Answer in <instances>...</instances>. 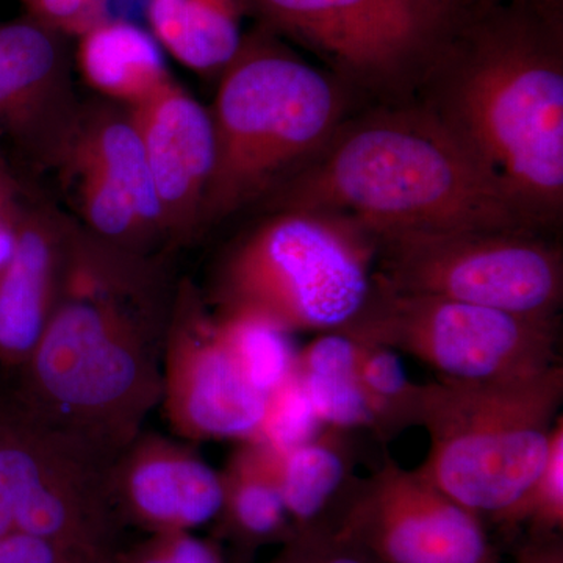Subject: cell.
Returning a JSON list of instances; mask_svg holds the SVG:
<instances>
[{"mask_svg": "<svg viewBox=\"0 0 563 563\" xmlns=\"http://www.w3.org/2000/svg\"><path fill=\"white\" fill-rule=\"evenodd\" d=\"M173 302L154 257L120 250L76 222L57 306L21 365L18 406L117 459L161 406Z\"/></svg>", "mask_w": 563, "mask_h": 563, "instance_id": "cell-1", "label": "cell"}, {"mask_svg": "<svg viewBox=\"0 0 563 563\" xmlns=\"http://www.w3.org/2000/svg\"><path fill=\"white\" fill-rule=\"evenodd\" d=\"M424 106L537 229L563 209V31L558 0L462 2L422 73Z\"/></svg>", "mask_w": 563, "mask_h": 563, "instance_id": "cell-2", "label": "cell"}, {"mask_svg": "<svg viewBox=\"0 0 563 563\" xmlns=\"http://www.w3.org/2000/svg\"><path fill=\"white\" fill-rule=\"evenodd\" d=\"M346 218L373 239L401 233L533 231L487 169L424 103L344 120L265 201Z\"/></svg>", "mask_w": 563, "mask_h": 563, "instance_id": "cell-3", "label": "cell"}, {"mask_svg": "<svg viewBox=\"0 0 563 563\" xmlns=\"http://www.w3.org/2000/svg\"><path fill=\"white\" fill-rule=\"evenodd\" d=\"M214 163L201 232L266 201L346 120L342 79L258 27L220 74L210 107Z\"/></svg>", "mask_w": 563, "mask_h": 563, "instance_id": "cell-4", "label": "cell"}, {"mask_svg": "<svg viewBox=\"0 0 563 563\" xmlns=\"http://www.w3.org/2000/svg\"><path fill=\"white\" fill-rule=\"evenodd\" d=\"M563 365L493 380L422 387L429 453L418 472L483 520L514 529L562 417Z\"/></svg>", "mask_w": 563, "mask_h": 563, "instance_id": "cell-5", "label": "cell"}, {"mask_svg": "<svg viewBox=\"0 0 563 563\" xmlns=\"http://www.w3.org/2000/svg\"><path fill=\"white\" fill-rule=\"evenodd\" d=\"M376 242L346 218L274 210L222 258L217 314H255L285 331L351 332L376 298Z\"/></svg>", "mask_w": 563, "mask_h": 563, "instance_id": "cell-6", "label": "cell"}, {"mask_svg": "<svg viewBox=\"0 0 563 563\" xmlns=\"http://www.w3.org/2000/svg\"><path fill=\"white\" fill-rule=\"evenodd\" d=\"M374 242V274L384 290L451 299L523 317L561 314L562 251L537 232L401 233Z\"/></svg>", "mask_w": 563, "mask_h": 563, "instance_id": "cell-7", "label": "cell"}, {"mask_svg": "<svg viewBox=\"0 0 563 563\" xmlns=\"http://www.w3.org/2000/svg\"><path fill=\"white\" fill-rule=\"evenodd\" d=\"M113 461L18 404L0 413V539L27 533L106 558L121 528L110 499Z\"/></svg>", "mask_w": 563, "mask_h": 563, "instance_id": "cell-8", "label": "cell"}, {"mask_svg": "<svg viewBox=\"0 0 563 563\" xmlns=\"http://www.w3.org/2000/svg\"><path fill=\"white\" fill-rule=\"evenodd\" d=\"M350 335L409 355L453 383L515 379L562 363L559 318L401 295L379 285L368 313Z\"/></svg>", "mask_w": 563, "mask_h": 563, "instance_id": "cell-9", "label": "cell"}, {"mask_svg": "<svg viewBox=\"0 0 563 563\" xmlns=\"http://www.w3.org/2000/svg\"><path fill=\"white\" fill-rule=\"evenodd\" d=\"M261 27L309 47L340 79L396 87L421 74L454 13L412 0H240Z\"/></svg>", "mask_w": 563, "mask_h": 563, "instance_id": "cell-10", "label": "cell"}, {"mask_svg": "<svg viewBox=\"0 0 563 563\" xmlns=\"http://www.w3.org/2000/svg\"><path fill=\"white\" fill-rule=\"evenodd\" d=\"M55 169L85 231L144 257L166 246L161 203L128 107L81 106Z\"/></svg>", "mask_w": 563, "mask_h": 563, "instance_id": "cell-11", "label": "cell"}, {"mask_svg": "<svg viewBox=\"0 0 563 563\" xmlns=\"http://www.w3.org/2000/svg\"><path fill=\"white\" fill-rule=\"evenodd\" d=\"M333 529L376 563H499L483 518L391 459L357 481Z\"/></svg>", "mask_w": 563, "mask_h": 563, "instance_id": "cell-12", "label": "cell"}, {"mask_svg": "<svg viewBox=\"0 0 563 563\" xmlns=\"http://www.w3.org/2000/svg\"><path fill=\"white\" fill-rule=\"evenodd\" d=\"M266 404L268 396L244 379L201 298L184 285L163 346L161 406L169 426L192 442H250Z\"/></svg>", "mask_w": 563, "mask_h": 563, "instance_id": "cell-13", "label": "cell"}, {"mask_svg": "<svg viewBox=\"0 0 563 563\" xmlns=\"http://www.w3.org/2000/svg\"><path fill=\"white\" fill-rule=\"evenodd\" d=\"M81 103L68 38L24 14L0 22V140L38 168H55Z\"/></svg>", "mask_w": 563, "mask_h": 563, "instance_id": "cell-14", "label": "cell"}, {"mask_svg": "<svg viewBox=\"0 0 563 563\" xmlns=\"http://www.w3.org/2000/svg\"><path fill=\"white\" fill-rule=\"evenodd\" d=\"M131 114L161 203L166 246L201 233L203 199L214 163L210 110L169 81Z\"/></svg>", "mask_w": 563, "mask_h": 563, "instance_id": "cell-15", "label": "cell"}, {"mask_svg": "<svg viewBox=\"0 0 563 563\" xmlns=\"http://www.w3.org/2000/svg\"><path fill=\"white\" fill-rule=\"evenodd\" d=\"M110 499L120 525L151 533L195 532L222 506L221 473L188 448L141 432L110 466Z\"/></svg>", "mask_w": 563, "mask_h": 563, "instance_id": "cell-16", "label": "cell"}, {"mask_svg": "<svg viewBox=\"0 0 563 563\" xmlns=\"http://www.w3.org/2000/svg\"><path fill=\"white\" fill-rule=\"evenodd\" d=\"M74 224L47 203H21L0 272V358L11 365L27 361L54 313Z\"/></svg>", "mask_w": 563, "mask_h": 563, "instance_id": "cell-17", "label": "cell"}, {"mask_svg": "<svg viewBox=\"0 0 563 563\" xmlns=\"http://www.w3.org/2000/svg\"><path fill=\"white\" fill-rule=\"evenodd\" d=\"M76 65L85 84L103 101L128 109L173 80L165 51L152 33L111 16L77 38Z\"/></svg>", "mask_w": 563, "mask_h": 563, "instance_id": "cell-18", "label": "cell"}, {"mask_svg": "<svg viewBox=\"0 0 563 563\" xmlns=\"http://www.w3.org/2000/svg\"><path fill=\"white\" fill-rule=\"evenodd\" d=\"M222 506L214 526L240 551L284 543L295 533L277 483L274 451L242 442L221 472Z\"/></svg>", "mask_w": 563, "mask_h": 563, "instance_id": "cell-19", "label": "cell"}, {"mask_svg": "<svg viewBox=\"0 0 563 563\" xmlns=\"http://www.w3.org/2000/svg\"><path fill=\"white\" fill-rule=\"evenodd\" d=\"M347 433L324 428L291 450H273L277 483L295 532L333 526L357 484L352 450L344 440Z\"/></svg>", "mask_w": 563, "mask_h": 563, "instance_id": "cell-20", "label": "cell"}, {"mask_svg": "<svg viewBox=\"0 0 563 563\" xmlns=\"http://www.w3.org/2000/svg\"><path fill=\"white\" fill-rule=\"evenodd\" d=\"M240 0H147L150 32L162 49L201 76H220L242 47Z\"/></svg>", "mask_w": 563, "mask_h": 563, "instance_id": "cell-21", "label": "cell"}, {"mask_svg": "<svg viewBox=\"0 0 563 563\" xmlns=\"http://www.w3.org/2000/svg\"><path fill=\"white\" fill-rule=\"evenodd\" d=\"M296 376L324 428L372 432L373 417L358 377V344L350 333H320L298 352Z\"/></svg>", "mask_w": 563, "mask_h": 563, "instance_id": "cell-22", "label": "cell"}, {"mask_svg": "<svg viewBox=\"0 0 563 563\" xmlns=\"http://www.w3.org/2000/svg\"><path fill=\"white\" fill-rule=\"evenodd\" d=\"M354 339L358 344V377L373 417V435L391 440L406 429L420 426L424 384L410 379L399 352L372 340Z\"/></svg>", "mask_w": 563, "mask_h": 563, "instance_id": "cell-23", "label": "cell"}, {"mask_svg": "<svg viewBox=\"0 0 563 563\" xmlns=\"http://www.w3.org/2000/svg\"><path fill=\"white\" fill-rule=\"evenodd\" d=\"M213 318L222 342L255 390L269 396L295 374L298 352L291 333L276 322L244 313Z\"/></svg>", "mask_w": 563, "mask_h": 563, "instance_id": "cell-24", "label": "cell"}, {"mask_svg": "<svg viewBox=\"0 0 563 563\" xmlns=\"http://www.w3.org/2000/svg\"><path fill=\"white\" fill-rule=\"evenodd\" d=\"M322 429L324 426L318 420L312 402L295 372L287 383L268 396L261 431L254 440L282 453L309 442Z\"/></svg>", "mask_w": 563, "mask_h": 563, "instance_id": "cell-25", "label": "cell"}, {"mask_svg": "<svg viewBox=\"0 0 563 563\" xmlns=\"http://www.w3.org/2000/svg\"><path fill=\"white\" fill-rule=\"evenodd\" d=\"M526 525L531 536L561 533L563 528V421L559 418L542 472L515 517L514 528Z\"/></svg>", "mask_w": 563, "mask_h": 563, "instance_id": "cell-26", "label": "cell"}, {"mask_svg": "<svg viewBox=\"0 0 563 563\" xmlns=\"http://www.w3.org/2000/svg\"><path fill=\"white\" fill-rule=\"evenodd\" d=\"M106 563H224L217 543L195 532L151 533L125 551L113 550Z\"/></svg>", "mask_w": 563, "mask_h": 563, "instance_id": "cell-27", "label": "cell"}, {"mask_svg": "<svg viewBox=\"0 0 563 563\" xmlns=\"http://www.w3.org/2000/svg\"><path fill=\"white\" fill-rule=\"evenodd\" d=\"M265 563H376L333 526L296 531Z\"/></svg>", "mask_w": 563, "mask_h": 563, "instance_id": "cell-28", "label": "cell"}, {"mask_svg": "<svg viewBox=\"0 0 563 563\" xmlns=\"http://www.w3.org/2000/svg\"><path fill=\"white\" fill-rule=\"evenodd\" d=\"M25 14L66 38H79L109 20L110 0H21Z\"/></svg>", "mask_w": 563, "mask_h": 563, "instance_id": "cell-29", "label": "cell"}, {"mask_svg": "<svg viewBox=\"0 0 563 563\" xmlns=\"http://www.w3.org/2000/svg\"><path fill=\"white\" fill-rule=\"evenodd\" d=\"M88 558L27 533H10L0 539V563H98Z\"/></svg>", "mask_w": 563, "mask_h": 563, "instance_id": "cell-30", "label": "cell"}, {"mask_svg": "<svg viewBox=\"0 0 563 563\" xmlns=\"http://www.w3.org/2000/svg\"><path fill=\"white\" fill-rule=\"evenodd\" d=\"M21 202L20 185L0 157V209H18Z\"/></svg>", "mask_w": 563, "mask_h": 563, "instance_id": "cell-31", "label": "cell"}, {"mask_svg": "<svg viewBox=\"0 0 563 563\" xmlns=\"http://www.w3.org/2000/svg\"><path fill=\"white\" fill-rule=\"evenodd\" d=\"M418 5L426 7V9L437 11V13H453L457 9L462 0H412Z\"/></svg>", "mask_w": 563, "mask_h": 563, "instance_id": "cell-32", "label": "cell"}, {"mask_svg": "<svg viewBox=\"0 0 563 563\" xmlns=\"http://www.w3.org/2000/svg\"><path fill=\"white\" fill-rule=\"evenodd\" d=\"M14 246V228L0 232V272L11 257Z\"/></svg>", "mask_w": 563, "mask_h": 563, "instance_id": "cell-33", "label": "cell"}, {"mask_svg": "<svg viewBox=\"0 0 563 563\" xmlns=\"http://www.w3.org/2000/svg\"><path fill=\"white\" fill-rule=\"evenodd\" d=\"M463 2L484 3V5H495V3L512 2V0H463Z\"/></svg>", "mask_w": 563, "mask_h": 563, "instance_id": "cell-34", "label": "cell"}, {"mask_svg": "<svg viewBox=\"0 0 563 563\" xmlns=\"http://www.w3.org/2000/svg\"><path fill=\"white\" fill-rule=\"evenodd\" d=\"M109 555V554H107ZM98 563H106V558H102L101 561H99Z\"/></svg>", "mask_w": 563, "mask_h": 563, "instance_id": "cell-35", "label": "cell"}]
</instances>
